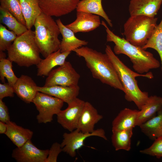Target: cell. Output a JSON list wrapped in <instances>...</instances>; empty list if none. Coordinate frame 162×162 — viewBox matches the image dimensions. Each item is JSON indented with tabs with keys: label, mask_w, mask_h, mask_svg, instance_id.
Returning a JSON list of instances; mask_svg holds the SVG:
<instances>
[{
	"label": "cell",
	"mask_w": 162,
	"mask_h": 162,
	"mask_svg": "<svg viewBox=\"0 0 162 162\" xmlns=\"http://www.w3.org/2000/svg\"><path fill=\"white\" fill-rule=\"evenodd\" d=\"M149 147L140 151V153L150 156L155 157L158 158H162V136L154 140Z\"/></svg>",
	"instance_id": "32"
},
{
	"label": "cell",
	"mask_w": 162,
	"mask_h": 162,
	"mask_svg": "<svg viewBox=\"0 0 162 162\" xmlns=\"http://www.w3.org/2000/svg\"><path fill=\"white\" fill-rule=\"evenodd\" d=\"M102 0H81L78 3L76 9L77 12H82L95 14L104 18L108 25L112 27V21L104 10Z\"/></svg>",
	"instance_id": "25"
},
{
	"label": "cell",
	"mask_w": 162,
	"mask_h": 162,
	"mask_svg": "<svg viewBox=\"0 0 162 162\" xmlns=\"http://www.w3.org/2000/svg\"><path fill=\"white\" fill-rule=\"evenodd\" d=\"M162 2V0H131L129 6L130 14L154 17Z\"/></svg>",
	"instance_id": "17"
},
{
	"label": "cell",
	"mask_w": 162,
	"mask_h": 162,
	"mask_svg": "<svg viewBox=\"0 0 162 162\" xmlns=\"http://www.w3.org/2000/svg\"><path fill=\"white\" fill-rule=\"evenodd\" d=\"M6 123L7 130L5 134L17 147H20L31 140L33 132L30 130L24 128L10 120Z\"/></svg>",
	"instance_id": "22"
},
{
	"label": "cell",
	"mask_w": 162,
	"mask_h": 162,
	"mask_svg": "<svg viewBox=\"0 0 162 162\" xmlns=\"http://www.w3.org/2000/svg\"><path fill=\"white\" fill-rule=\"evenodd\" d=\"M101 24L99 16L86 12H77L76 20L65 26L75 33L93 31Z\"/></svg>",
	"instance_id": "13"
},
{
	"label": "cell",
	"mask_w": 162,
	"mask_h": 162,
	"mask_svg": "<svg viewBox=\"0 0 162 162\" xmlns=\"http://www.w3.org/2000/svg\"><path fill=\"white\" fill-rule=\"evenodd\" d=\"M44 86L54 85L68 86H78L80 76L69 62L52 69L50 73Z\"/></svg>",
	"instance_id": "8"
},
{
	"label": "cell",
	"mask_w": 162,
	"mask_h": 162,
	"mask_svg": "<svg viewBox=\"0 0 162 162\" xmlns=\"http://www.w3.org/2000/svg\"><path fill=\"white\" fill-rule=\"evenodd\" d=\"M162 110V97L156 95L151 96L139 110L136 123V126H139L156 115Z\"/></svg>",
	"instance_id": "20"
},
{
	"label": "cell",
	"mask_w": 162,
	"mask_h": 162,
	"mask_svg": "<svg viewBox=\"0 0 162 162\" xmlns=\"http://www.w3.org/2000/svg\"><path fill=\"white\" fill-rule=\"evenodd\" d=\"M101 24L106 28L107 41L113 42L115 44L114 53L116 55L123 54L128 56L132 63L133 68L137 73L142 74L160 67L159 62L152 53L114 34L104 21H101Z\"/></svg>",
	"instance_id": "2"
},
{
	"label": "cell",
	"mask_w": 162,
	"mask_h": 162,
	"mask_svg": "<svg viewBox=\"0 0 162 162\" xmlns=\"http://www.w3.org/2000/svg\"><path fill=\"white\" fill-rule=\"evenodd\" d=\"M85 103L84 100L76 98L68 104L66 109L61 110L57 115L58 122L70 132L76 129Z\"/></svg>",
	"instance_id": "10"
},
{
	"label": "cell",
	"mask_w": 162,
	"mask_h": 162,
	"mask_svg": "<svg viewBox=\"0 0 162 162\" xmlns=\"http://www.w3.org/2000/svg\"><path fill=\"white\" fill-rule=\"evenodd\" d=\"M97 136L107 140L104 130L98 128L91 133H84L76 129L69 133H64L63 135V140L61 144L62 151L70 156L74 157L76 151L81 148L85 140L91 136Z\"/></svg>",
	"instance_id": "9"
},
{
	"label": "cell",
	"mask_w": 162,
	"mask_h": 162,
	"mask_svg": "<svg viewBox=\"0 0 162 162\" xmlns=\"http://www.w3.org/2000/svg\"><path fill=\"white\" fill-rule=\"evenodd\" d=\"M83 57L92 76L101 82L124 91V89L114 65L107 55L89 48L82 46L74 50Z\"/></svg>",
	"instance_id": "1"
},
{
	"label": "cell",
	"mask_w": 162,
	"mask_h": 162,
	"mask_svg": "<svg viewBox=\"0 0 162 162\" xmlns=\"http://www.w3.org/2000/svg\"><path fill=\"white\" fill-rule=\"evenodd\" d=\"M139 111L128 108L121 110L112 122V129L120 130L133 129L136 126Z\"/></svg>",
	"instance_id": "21"
},
{
	"label": "cell",
	"mask_w": 162,
	"mask_h": 162,
	"mask_svg": "<svg viewBox=\"0 0 162 162\" xmlns=\"http://www.w3.org/2000/svg\"><path fill=\"white\" fill-rule=\"evenodd\" d=\"M36 84L30 77L22 75L14 85V93L27 104L32 102L37 92Z\"/></svg>",
	"instance_id": "15"
},
{
	"label": "cell",
	"mask_w": 162,
	"mask_h": 162,
	"mask_svg": "<svg viewBox=\"0 0 162 162\" xmlns=\"http://www.w3.org/2000/svg\"><path fill=\"white\" fill-rule=\"evenodd\" d=\"M80 0H38L42 12L50 16L59 17L76 8Z\"/></svg>",
	"instance_id": "12"
},
{
	"label": "cell",
	"mask_w": 162,
	"mask_h": 162,
	"mask_svg": "<svg viewBox=\"0 0 162 162\" xmlns=\"http://www.w3.org/2000/svg\"><path fill=\"white\" fill-rule=\"evenodd\" d=\"M32 103L39 112L36 117L38 122L46 124L51 122L53 116L59 112L64 102L56 97L38 92Z\"/></svg>",
	"instance_id": "7"
},
{
	"label": "cell",
	"mask_w": 162,
	"mask_h": 162,
	"mask_svg": "<svg viewBox=\"0 0 162 162\" xmlns=\"http://www.w3.org/2000/svg\"><path fill=\"white\" fill-rule=\"evenodd\" d=\"M7 130V123L2 121L0 122V134H5Z\"/></svg>",
	"instance_id": "36"
},
{
	"label": "cell",
	"mask_w": 162,
	"mask_h": 162,
	"mask_svg": "<svg viewBox=\"0 0 162 162\" xmlns=\"http://www.w3.org/2000/svg\"><path fill=\"white\" fill-rule=\"evenodd\" d=\"M103 118L90 103L85 102L76 129L84 133H92L95 125Z\"/></svg>",
	"instance_id": "14"
},
{
	"label": "cell",
	"mask_w": 162,
	"mask_h": 162,
	"mask_svg": "<svg viewBox=\"0 0 162 162\" xmlns=\"http://www.w3.org/2000/svg\"><path fill=\"white\" fill-rule=\"evenodd\" d=\"M71 52H61L60 50L49 54L44 59H41L36 65L37 76H47L53 68L57 66H61L64 63L66 59Z\"/></svg>",
	"instance_id": "18"
},
{
	"label": "cell",
	"mask_w": 162,
	"mask_h": 162,
	"mask_svg": "<svg viewBox=\"0 0 162 162\" xmlns=\"http://www.w3.org/2000/svg\"><path fill=\"white\" fill-rule=\"evenodd\" d=\"M142 48L145 50L151 48L157 52L160 59L162 72V19L154 29L146 44Z\"/></svg>",
	"instance_id": "28"
},
{
	"label": "cell",
	"mask_w": 162,
	"mask_h": 162,
	"mask_svg": "<svg viewBox=\"0 0 162 162\" xmlns=\"http://www.w3.org/2000/svg\"><path fill=\"white\" fill-rule=\"evenodd\" d=\"M105 51L113 64L123 86L125 99L134 102L139 110H141L149 96L148 92L140 89L136 77L143 76L151 79L153 77L152 73L148 72L146 74H141L134 72L120 60L109 45L106 46Z\"/></svg>",
	"instance_id": "3"
},
{
	"label": "cell",
	"mask_w": 162,
	"mask_h": 162,
	"mask_svg": "<svg viewBox=\"0 0 162 162\" xmlns=\"http://www.w3.org/2000/svg\"><path fill=\"white\" fill-rule=\"evenodd\" d=\"M14 32L0 24V51L7 50L17 37Z\"/></svg>",
	"instance_id": "31"
},
{
	"label": "cell",
	"mask_w": 162,
	"mask_h": 162,
	"mask_svg": "<svg viewBox=\"0 0 162 162\" xmlns=\"http://www.w3.org/2000/svg\"><path fill=\"white\" fill-rule=\"evenodd\" d=\"M56 22L62 36L60 49L61 52L74 51L83 46L87 45L88 41L77 38L73 31L64 25L60 19H57Z\"/></svg>",
	"instance_id": "19"
},
{
	"label": "cell",
	"mask_w": 162,
	"mask_h": 162,
	"mask_svg": "<svg viewBox=\"0 0 162 162\" xmlns=\"http://www.w3.org/2000/svg\"><path fill=\"white\" fill-rule=\"evenodd\" d=\"M62 151L61 144L54 142L49 149L48 154L45 162H56L59 154Z\"/></svg>",
	"instance_id": "33"
},
{
	"label": "cell",
	"mask_w": 162,
	"mask_h": 162,
	"mask_svg": "<svg viewBox=\"0 0 162 162\" xmlns=\"http://www.w3.org/2000/svg\"><path fill=\"white\" fill-rule=\"evenodd\" d=\"M49 152V149L38 148L30 140L14 149L12 156L17 162H45Z\"/></svg>",
	"instance_id": "11"
},
{
	"label": "cell",
	"mask_w": 162,
	"mask_h": 162,
	"mask_svg": "<svg viewBox=\"0 0 162 162\" xmlns=\"http://www.w3.org/2000/svg\"><path fill=\"white\" fill-rule=\"evenodd\" d=\"M139 127L142 132L151 140L162 136V110Z\"/></svg>",
	"instance_id": "24"
},
{
	"label": "cell",
	"mask_w": 162,
	"mask_h": 162,
	"mask_svg": "<svg viewBox=\"0 0 162 162\" xmlns=\"http://www.w3.org/2000/svg\"><path fill=\"white\" fill-rule=\"evenodd\" d=\"M13 87L8 83H0V99L2 100L6 97H12L14 96Z\"/></svg>",
	"instance_id": "34"
},
{
	"label": "cell",
	"mask_w": 162,
	"mask_h": 162,
	"mask_svg": "<svg viewBox=\"0 0 162 162\" xmlns=\"http://www.w3.org/2000/svg\"><path fill=\"white\" fill-rule=\"evenodd\" d=\"M34 39L40 53L44 58L60 49V33L58 26L51 16L41 12L36 18Z\"/></svg>",
	"instance_id": "4"
},
{
	"label": "cell",
	"mask_w": 162,
	"mask_h": 162,
	"mask_svg": "<svg viewBox=\"0 0 162 162\" xmlns=\"http://www.w3.org/2000/svg\"><path fill=\"white\" fill-rule=\"evenodd\" d=\"M158 18L144 15L130 16L124 25L125 39L142 47L145 45L157 26Z\"/></svg>",
	"instance_id": "6"
},
{
	"label": "cell",
	"mask_w": 162,
	"mask_h": 162,
	"mask_svg": "<svg viewBox=\"0 0 162 162\" xmlns=\"http://www.w3.org/2000/svg\"><path fill=\"white\" fill-rule=\"evenodd\" d=\"M133 129L125 130L112 129L111 142L116 151L123 150L130 151L131 148V138Z\"/></svg>",
	"instance_id": "26"
},
{
	"label": "cell",
	"mask_w": 162,
	"mask_h": 162,
	"mask_svg": "<svg viewBox=\"0 0 162 162\" xmlns=\"http://www.w3.org/2000/svg\"><path fill=\"white\" fill-rule=\"evenodd\" d=\"M37 91L58 98L68 104L77 98L80 92L78 86H68L54 85L48 87L38 86Z\"/></svg>",
	"instance_id": "16"
},
{
	"label": "cell",
	"mask_w": 162,
	"mask_h": 162,
	"mask_svg": "<svg viewBox=\"0 0 162 162\" xmlns=\"http://www.w3.org/2000/svg\"><path fill=\"white\" fill-rule=\"evenodd\" d=\"M0 7L9 11L19 22L26 26L19 0H0Z\"/></svg>",
	"instance_id": "30"
},
{
	"label": "cell",
	"mask_w": 162,
	"mask_h": 162,
	"mask_svg": "<svg viewBox=\"0 0 162 162\" xmlns=\"http://www.w3.org/2000/svg\"><path fill=\"white\" fill-rule=\"evenodd\" d=\"M12 62L8 58L0 59V79L2 82L4 83L6 78L8 83L13 87L18 78L13 70Z\"/></svg>",
	"instance_id": "29"
},
{
	"label": "cell",
	"mask_w": 162,
	"mask_h": 162,
	"mask_svg": "<svg viewBox=\"0 0 162 162\" xmlns=\"http://www.w3.org/2000/svg\"><path fill=\"white\" fill-rule=\"evenodd\" d=\"M22 12L28 29L34 26L37 17L42 12L38 0H19Z\"/></svg>",
	"instance_id": "23"
},
{
	"label": "cell",
	"mask_w": 162,
	"mask_h": 162,
	"mask_svg": "<svg viewBox=\"0 0 162 162\" xmlns=\"http://www.w3.org/2000/svg\"><path fill=\"white\" fill-rule=\"evenodd\" d=\"M0 21L5 25L10 31L14 32L17 36L26 32V26L19 22L10 13L0 7Z\"/></svg>",
	"instance_id": "27"
},
{
	"label": "cell",
	"mask_w": 162,
	"mask_h": 162,
	"mask_svg": "<svg viewBox=\"0 0 162 162\" xmlns=\"http://www.w3.org/2000/svg\"><path fill=\"white\" fill-rule=\"evenodd\" d=\"M0 121L6 123L10 121L8 108L2 100L0 99Z\"/></svg>",
	"instance_id": "35"
},
{
	"label": "cell",
	"mask_w": 162,
	"mask_h": 162,
	"mask_svg": "<svg viewBox=\"0 0 162 162\" xmlns=\"http://www.w3.org/2000/svg\"><path fill=\"white\" fill-rule=\"evenodd\" d=\"M7 50L8 58L20 67L36 65L41 60L34 31L31 29L17 36Z\"/></svg>",
	"instance_id": "5"
},
{
	"label": "cell",
	"mask_w": 162,
	"mask_h": 162,
	"mask_svg": "<svg viewBox=\"0 0 162 162\" xmlns=\"http://www.w3.org/2000/svg\"><path fill=\"white\" fill-rule=\"evenodd\" d=\"M5 54L3 52V51H0V59L5 58Z\"/></svg>",
	"instance_id": "37"
}]
</instances>
